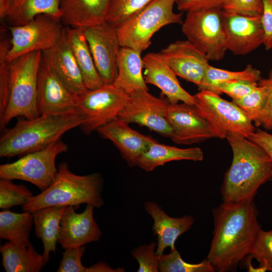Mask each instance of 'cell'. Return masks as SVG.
<instances>
[{
	"mask_svg": "<svg viewBox=\"0 0 272 272\" xmlns=\"http://www.w3.org/2000/svg\"><path fill=\"white\" fill-rule=\"evenodd\" d=\"M214 230L207 259L219 272L236 270L261 229L253 201L223 202L213 210Z\"/></svg>",
	"mask_w": 272,
	"mask_h": 272,
	"instance_id": "6da1fadb",
	"label": "cell"
},
{
	"mask_svg": "<svg viewBox=\"0 0 272 272\" xmlns=\"http://www.w3.org/2000/svg\"><path fill=\"white\" fill-rule=\"evenodd\" d=\"M233 153L221 186L224 203L253 201L259 188L272 179V159L259 145L238 134L226 138Z\"/></svg>",
	"mask_w": 272,
	"mask_h": 272,
	"instance_id": "7a4b0ae2",
	"label": "cell"
},
{
	"mask_svg": "<svg viewBox=\"0 0 272 272\" xmlns=\"http://www.w3.org/2000/svg\"><path fill=\"white\" fill-rule=\"evenodd\" d=\"M83 122V118L77 110L19 120L1 137L0 157L26 155L45 148Z\"/></svg>",
	"mask_w": 272,
	"mask_h": 272,
	"instance_id": "3957f363",
	"label": "cell"
},
{
	"mask_svg": "<svg viewBox=\"0 0 272 272\" xmlns=\"http://www.w3.org/2000/svg\"><path fill=\"white\" fill-rule=\"evenodd\" d=\"M55 180L45 190L30 198L23 206L25 212L31 213L43 208L55 206H79L91 205L101 208L104 202L102 193L103 178L98 173L86 175L73 173L67 164L62 162L57 168Z\"/></svg>",
	"mask_w": 272,
	"mask_h": 272,
	"instance_id": "277c9868",
	"label": "cell"
},
{
	"mask_svg": "<svg viewBox=\"0 0 272 272\" xmlns=\"http://www.w3.org/2000/svg\"><path fill=\"white\" fill-rule=\"evenodd\" d=\"M41 51H34L10 61L9 97L0 116L3 129L14 118L30 119L39 116L37 108V79Z\"/></svg>",
	"mask_w": 272,
	"mask_h": 272,
	"instance_id": "5b68a950",
	"label": "cell"
},
{
	"mask_svg": "<svg viewBox=\"0 0 272 272\" xmlns=\"http://www.w3.org/2000/svg\"><path fill=\"white\" fill-rule=\"evenodd\" d=\"M175 0H154L115 27L119 43L141 52L151 44L154 34L162 27L183 23L182 15L174 12Z\"/></svg>",
	"mask_w": 272,
	"mask_h": 272,
	"instance_id": "8992f818",
	"label": "cell"
},
{
	"mask_svg": "<svg viewBox=\"0 0 272 272\" xmlns=\"http://www.w3.org/2000/svg\"><path fill=\"white\" fill-rule=\"evenodd\" d=\"M193 96L194 105L216 138L224 139L229 134L234 133L248 138L255 131L253 122L233 102L227 101L208 90H200Z\"/></svg>",
	"mask_w": 272,
	"mask_h": 272,
	"instance_id": "52a82bcc",
	"label": "cell"
},
{
	"mask_svg": "<svg viewBox=\"0 0 272 272\" xmlns=\"http://www.w3.org/2000/svg\"><path fill=\"white\" fill-rule=\"evenodd\" d=\"M67 149V145L59 140L45 148L27 154L15 162L2 164L0 178L26 181L42 191L56 177V157Z\"/></svg>",
	"mask_w": 272,
	"mask_h": 272,
	"instance_id": "ba28073f",
	"label": "cell"
},
{
	"mask_svg": "<svg viewBox=\"0 0 272 272\" xmlns=\"http://www.w3.org/2000/svg\"><path fill=\"white\" fill-rule=\"evenodd\" d=\"M222 9L214 8L187 13L182 32L209 60L223 59L228 50Z\"/></svg>",
	"mask_w": 272,
	"mask_h": 272,
	"instance_id": "9c48e42d",
	"label": "cell"
},
{
	"mask_svg": "<svg viewBox=\"0 0 272 272\" xmlns=\"http://www.w3.org/2000/svg\"><path fill=\"white\" fill-rule=\"evenodd\" d=\"M64 27L60 18L48 14L39 15L23 25L9 26L12 37L7 60L52 48L60 40Z\"/></svg>",
	"mask_w": 272,
	"mask_h": 272,
	"instance_id": "30bf717a",
	"label": "cell"
},
{
	"mask_svg": "<svg viewBox=\"0 0 272 272\" xmlns=\"http://www.w3.org/2000/svg\"><path fill=\"white\" fill-rule=\"evenodd\" d=\"M129 97L113 84H104L79 95L77 110L83 118L80 126L84 133L90 134L118 117Z\"/></svg>",
	"mask_w": 272,
	"mask_h": 272,
	"instance_id": "8fae6325",
	"label": "cell"
},
{
	"mask_svg": "<svg viewBox=\"0 0 272 272\" xmlns=\"http://www.w3.org/2000/svg\"><path fill=\"white\" fill-rule=\"evenodd\" d=\"M170 103L158 98L149 91H138L129 95V99L118 115L128 123L145 126L162 137L171 138L172 130L166 113Z\"/></svg>",
	"mask_w": 272,
	"mask_h": 272,
	"instance_id": "7c38bea8",
	"label": "cell"
},
{
	"mask_svg": "<svg viewBox=\"0 0 272 272\" xmlns=\"http://www.w3.org/2000/svg\"><path fill=\"white\" fill-rule=\"evenodd\" d=\"M83 29L102 82L113 84L117 76V57L121 47L115 27L105 21Z\"/></svg>",
	"mask_w": 272,
	"mask_h": 272,
	"instance_id": "4fadbf2b",
	"label": "cell"
},
{
	"mask_svg": "<svg viewBox=\"0 0 272 272\" xmlns=\"http://www.w3.org/2000/svg\"><path fill=\"white\" fill-rule=\"evenodd\" d=\"M79 95L72 92L52 71L42 56L37 79V108L39 115L77 110Z\"/></svg>",
	"mask_w": 272,
	"mask_h": 272,
	"instance_id": "5bb4252c",
	"label": "cell"
},
{
	"mask_svg": "<svg viewBox=\"0 0 272 272\" xmlns=\"http://www.w3.org/2000/svg\"><path fill=\"white\" fill-rule=\"evenodd\" d=\"M166 117L172 130L170 138L175 144L191 145L216 137L194 105L170 103Z\"/></svg>",
	"mask_w": 272,
	"mask_h": 272,
	"instance_id": "9a60e30c",
	"label": "cell"
},
{
	"mask_svg": "<svg viewBox=\"0 0 272 272\" xmlns=\"http://www.w3.org/2000/svg\"><path fill=\"white\" fill-rule=\"evenodd\" d=\"M158 53L177 77L200 85L209 60L194 44L188 40H177Z\"/></svg>",
	"mask_w": 272,
	"mask_h": 272,
	"instance_id": "2e32d148",
	"label": "cell"
},
{
	"mask_svg": "<svg viewBox=\"0 0 272 272\" xmlns=\"http://www.w3.org/2000/svg\"><path fill=\"white\" fill-rule=\"evenodd\" d=\"M222 20L228 50L234 54L246 55L263 45L264 34L260 16L223 11Z\"/></svg>",
	"mask_w": 272,
	"mask_h": 272,
	"instance_id": "e0dca14e",
	"label": "cell"
},
{
	"mask_svg": "<svg viewBox=\"0 0 272 272\" xmlns=\"http://www.w3.org/2000/svg\"><path fill=\"white\" fill-rule=\"evenodd\" d=\"M77 206H67L60 221L57 243L63 249L80 247L98 241L102 232L94 218V207L87 205L81 213L75 211Z\"/></svg>",
	"mask_w": 272,
	"mask_h": 272,
	"instance_id": "ac0fdd59",
	"label": "cell"
},
{
	"mask_svg": "<svg viewBox=\"0 0 272 272\" xmlns=\"http://www.w3.org/2000/svg\"><path fill=\"white\" fill-rule=\"evenodd\" d=\"M97 131L104 138L112 142L128 165L131 167L138 166L142 156L152 144L157 142L152 137L133 129L129 123L118 117Z\"/></svg>",
	"mask_w": 272,
	"mask_h": 272,
	"instance_id": "d6986e66",
	"label": "cell"
},
{
	"mask_svg": "<svg viewBox=\"0 0 272 272\" xmlns=\"http://www.w3.org/2000/svg\"><path fill=\"white\" fill-rule=\"evenodd\" d=\"M146 84L158 88L171 104L179 101L194 105V98L180 85L177 76L159 53L150 52L143 58Z\"/></svg>",
	"mask_w": 272,
	"mask_h": 272,
	"instance_id": "ffe728a7",
	"label": "cell"
},
{
	"mask_svg": "<svg viewBox=\"0 0 272 272\" xmlns=\"http://www.w3.org/2000/svg\"><path fill=\"white\" fill-rule=\"evenodd\" d=\"M41 56L55 74L74 93L79 96L88 91L69 43L66 26L57 44L41 52Z\"/></svg>",
	"mask_w": 272,
	"mask_h": 272,
	"instance_id": "44dd1931",
	"label": "cell"
},
{
	"mask_svg": "<svg viewBox=\"0 0 272 272\" xmlns=\"http://www.w3.org/2000/svg\"><path fill=\"white\" fill-rule=\"evenodd\" d=\"M147 213L153 220L152 230L157 236L156 252L159 256L165 249L175 248V243L178 238L190 229L194 219L190 216L174 218L169 216L157 203L153 201L145 202Z\"/></svg>",
	"mask_w": 272,
	"mask_h": 272,
	"instance_id": "7402d4cb",
	"label": "cell"
},
{
	"mask_svg": "<svg viewBox=\"0 0 272 272\" xmlns=\"http://www.w3.org/2000/svg\"><path fill=\"white\" fill-rule=\"evenodd\" d=\"M111 0H61V21L72 28H87L106 21Z\"/></svg>",
	"mask_w": 272,
	"mask_h": 272,
	"instance_id": "603a6c76",
	"label": "cell"
},
{
	"mask_svg": "<svg viewBox=\"0 0 272 272\" xmlns=\"http://www.w3.org/2000/svg\"><path fill=\"white\" fill-rule=\"evenodd\" d=\"M141 53L121 46L117 55L118 73L113 84L129 95L138 91H149L142 72L144 65Z\"/></svg>",
	"mask_w": 272,
	"mask_h": 272,
	"instance_id": "cb8c5ba5",
	"label": "cell"
},
{
	"mask_svg": "<svg viewBox=\"0 0 272 272\" xmlns=\"http://www.w3.org/2000/svg\"><path fill=\"white\" fill-rule=\"evenodd\" d=\"M67 206H50L32 213L35 234L41 239L44 247L42 254L45 263L48 262L50 252H55L62 216Z\"/></svg>",
	"mask_w": 272,
	"mask_h": 272,
	"instance_id": "d4e9b609",
	"label": "cell"
},
{
	"mask_svg": "<svg viewBox=\"0 0 272 272\" xmlns=\"http://www.w3.org/2000/svg\"><path fill=\"white\" fill-rule=\"evenodd\" d=\"M66 34L84 84L88 90L104 85L96 70L82 28L66 26Z\"/></svg>",
	"mask_w": 272,
	"mask_h": 272,
	"instance_id": "484cf974",
	"label": "cell"
},
{
	"mask_svg": "<svg viewBox=\"0 0 272 272\" xmlns=\"http://www.w3.org/2000/svg\"><path fill=\"white\" fill-rule=\"evenodd\" d=\"M203 153L198 147L179 148L158 143L152 144L141 157L138 166L147 172H151L159 166L174 161L191 160L201 161Z\"/></svg>",
	"mask_w": 272,
	"mask_h": 272,
	"instance_id": "4316f807",
	"label": "cell"
},
{
	"mask_svg": "<svg viewBox=\"0 0 272 272\" xmlns=\"http://www.w3.org/2000/svg\"><path fill=\"white\" fill-rule=\"evenodd\" d=\"M2 265L7 272H39L46 264L42 254L31 245H24L11 241L0 247Z\"/></svg>",
	"mask_w": 272,
	"mask_h": 272,
	"instance_id": "83f0119b",
	"label": "cell"
},
{
	"mask_svg": "<svg viewBox=\"0 0 272 272\" xmlns=\"http://www.w3.org/2000/svg\"><path fill=\"white\" fill-rule=\"evenodd\" d=\"M61 0H11L5 18L9 26L25 25L41 14L61 18Z\"/></svg>",
	"mask_w": 272,
	"mask_h": 272,
	"instance_id": "f1b7e54d",
	"label": "cell"
},
{
	"mask_svg": "<svg viewBox=\"0 0 272 272\" xmlns=\"http://www.w3.org/2000/svg\"><path fill=\"white\" fill-rule=\"evenodd\" d=\"M33 222L32 213H17L8 210L0 213V238L15 243L31 244L29 238Z\"/></svg>",
	"mask_w": 272,
	"mask_h": 272,
	"instance_id": "f546056e",
	"label": "cell"
},
{
	"mask_svg": "<svg viewBox=\"0 0 272 272\" xmlns=\"http://www.w3.org/2000/svg\"><path fill=\"white\" fill-rule=\"evenodd\" d=\"M261 79V72L248 64L240 71H231L213 66L209 64L204 78L198 87V90H212L218 84L227 81L242 80L258 82Z\"/></svg>",
	"mask_w": 272,
	"mask_h": 272,
	"instance_id": "4dcf8cb0",
	"label": "cell"
},
{
	"mask_svg": "<svg viewBox=\"0 0 272 272\" xmlns=\"http://www.w3.org/2000/svg\"><path fill=\"white\" fill-rule=\"evenodd\" d=\"M158 268L160 272H213L215 270L206 258L198 263L184 261L175 248L169 253L158 256Z\"/></svg>",
	"mask_w": 272,
	"mask_h": 272,
	"instance_id": "1f68e13d",
	"label": "cell"
},
{
	"mask_svg": "<svg viewBox=\"0 0 272 272\" xmlns=\"http://www.w3.org/2000/svg\"><path fill=\"white\" fill-rule=\"evenodd\" d=\"M13 180L1 179L0 208L8 210L15 206H24L33 196L32 191L23 184H16Z\"/></svg>",
	"mask_w": 272,
	"mask_h": 272,
	"instance_id": "d6a6232c",
	"label": "cell"
},
{
	"mask_svg": "<svg viewBox=\"0 0 272 272\" xmlns=\"http://www.w3.org/2000/svg\"><path fill=\"white\" fill-rule=\"evenodd\" d=\"M267 101V91L262 86L257 87L246 95L232 102L238 105L257 126Z\"/></svg>",
	"mask_w": 272,
	"mask_h": 272,
	"instance_id": "836d02e7",
	"label": "cell"
},
{
	"mask_svg": "<svg viewBox=\"0 0 272 272\" xmlns=\"http://www.w3.org/2000/svg\"><path fill=\"white\" fill-rule=\"evenodd\" d=\"M154 0H111L106 21L115 27Z\"/></svg>",
	"mask_w": 272,
	"mask_h": 272,
	"instance_id": "e575fe53",
	"label": "cell"
},
{
	"mask_svg": "<svg viewBox=\"0 0 272 272\" xmlns=\"http://www.w3.org/2000/svg\"><path fill=\"white\" fill-rule=\"evenodd\" d=\"M248 256L259 262L258 267L263 272H272V229L259 231Z\"/></svg>",
	"mask_w": 272,
	"mask_h": 272,
	"instance_id": "d590c367",
	"label": "cell"
},
{
	"mask_svg": "<svg viewBox=\"0 0 272 272\" xmlns=\"http://www.w3.org/2000/svg\"><path fill=\"white\" fill-rule=\"evenodd\" d=\"M157 244L153 242L140 245L131 251V256L139 263L138 272H158V255L156 252Z\"/></svg>",
	"mask_w": 272,
	"mask_h": 272,
	"instance_id": "8d00e7d4",
	"label": "cell"
},
{
	"mask_svg": "<svg viewBox=\"0 0 272 272\" xmlns=\"http://www.w3.org/2000/svg\"><path fill=\"white\" fill-rule=\"evenodd\" d=\"M10 47V41L0 43V116L4 113L9 97L10 61L7 53Z\"/></svg>",
	"mask_w": 272,
	"mask_h": 272,
	"instance_id": "74e56055",
	"label": "cell"
},
{
	"mask_svg": "<svg viewBox=\"0 0 272 272\" xmlns=\"http://www.w3.org/2000/svg\"><path fill=\"white\" fill-rule=\"evenodd\" d=\"M262 8V0H224L222 9L228 13L261 16Z\"/></svg>",
	"mask_w": 272,
	"mask_h": 272,
	"instance_id": "f35d334b",
	"label": "cell"
},
{
	"mask_svg": "<svg viewBox=\"0 0 272 272\" xmlns=\"http://www.w3.org/2000/svg\"><path fill=\"white\" fill-rule=\"evenodd\" d=\"M258 86V82L242 80L230 81L218 84L211 91L219 95L225 93L232 99H236L250 93Z\"/></svg>",
	"mask_w": 272,
	"mask_h": 272,
	"instance_id": "ab89813d",
	"label": "cell"
},
{
	"mask_svg": "<svg viewBox=\"0 0 272 272\" xmlns=\"http://www.w3.org/2000/svg\"><path fill=\"white\" fill-rule=\"evenodd\" d=\"M86 246L65 249L62 253L57 272H88V267L84 266L81 259Z\"/></svg>",
	"mask_w": 272,
	"mask_h": 272,
	"instance_id": "60d3db41",
	"label": "cell"
},
{
	"mask_svg": "<svg viewBox=\"0 0 272 272\" xmlns=\"http://www.w3.org/2000/svg\"><path fill=\"white\" fill-rule=\"evenodd\" d=\"M258 84L266 88L267 101L256 126H261L266 130H272V70L269 73L268 77L261 78Z\"/></svg>",
	"mask_w": 272,
	"mask_h": 272,
	"instance_id": "b9f144b4",
	"label": "cell"
},
{
	"mask_svg": "<svg viewBox=\"0 0 272 272\" xmlns=\"http://www.w3.org/2000/svg\"><path fill=\"white\" fill-rule=\"evenodd\" d=\"M224 0H175L178 10L182 12L195 11L222 9Z\"/></svg>",
	"mask_w": 272,
	"mask_h": 272,
	"instance_id": "7bdbcfd3",
	"label": "cell"
},
{
	"mask_svg": "<svg viewBox=\"0 0 272 272\" xmlns=\"http://www.w3.org/2000/svg\"><path fill=\"white\" fill-rule=\"evenodd\" d=\"M263 8L260 16L263 31V43L265 49L272 48V0H262Z\"/></svg>",
	"mask_w": 272,
	"mask_h": 272,
	"instance_id": "ee69618b",
	"label": "cell"
},
{
	"mask_svg": "<svg viewBox=\"0 0 272 272\" xmlns=\"http://www.w3.org/2000/svg\"><path fill=\"white\" fill-rule=\"evenodd\" d=\"M248 139L261 147L272 159V134L257 128Z\"/></svg>",
	"mask_w": 272,
	"mask_h": 272,
	"instance_id": "f6af8a7d",
	"label": "cell"
},
{
	"mask_svg": "<svg viewBox=\"0 0 272 272\" xmlns=\"http://www.w3.org/2000/svg\"><path fill=\"white\" fill-rule=\"evenodd\" d=\"M124 271L123 268L116 269L111 268L108 263L104 262H97L88 267V272H122Z\"/></svg>",
	"mask_w": 272,
	"mask_h": 272,
	"instance_id": "bcb514c9",
	"label": "cell"
},
{
	"mask_svg": "<svg viewBox=\"0 0 272 272\" xmlns=\"http://www.w3.org/2000/svg\"><path fill=\"white\" fill-rule=\"evenodd\" d=\"M11 0H0V18L4 19L10 7Z\"/></svg>",
	"mask_w": 272,
	"mask_h": 272,
	"instance_id": "7dc6e473",
	"label": "cell"
}]
</instances>
